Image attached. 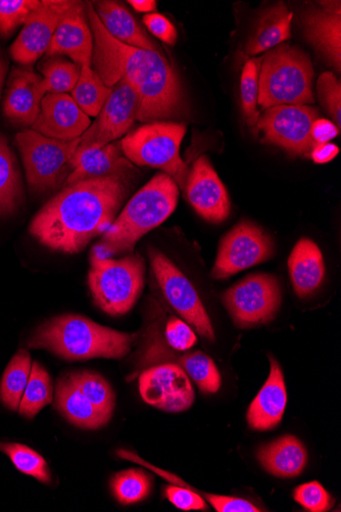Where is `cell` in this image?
Instances as JSON below:
<instances>
[{
  "instance_id": "obj_1",
  "label": "cell",
  "mask_w": 341,
  "mask_h": 512,
  "mask_svg": "<svg viewBox=\"0 0 341 512\" xmlns=\"http://www.w3.org/2000/svg\"><path fill=\"white\" fill-rule=\"evenodd\" d=\"M128 184V177L108 176L66 185L34 217L31 235L54 251H83L112 225L128 195Z\"/></svg>"
},
{
  "instance_id": "obj_2",
  "label": "cell",
  "mask_w": 341,
  "mask_h": 512,
  "mask_svg": "<svg viewBox=\"0 0 341 512\" xmlns=\"http://www.w3.org/2000/svg\"><path fill=\"white\" fill-rule=\"evenodd\" d=\"M87 18L93 35V70L113 88L127 79L138 91L142 107L139 121L156 122L185 113L183 89L178 75L160 53L124 44L103 26L94 6L87 4Z\"/></svg>"
},
{
  "instance_id": "obj_3",
  "label": "cell",
  "mask_w": 341,
  "mask_h": 512,
  "mask_svg": "<svg viewBox=\"0 0 341 512\" xmlns=\"http://www.w3.org/2000/svg\"><path fill=\"white\" fill-rule=\"evenodd\" d=\"M178 198L177 183L164 172L157 174L129 201L91 256L103 259L132 252L143 236L171 216Z\"/></svg>"
},
{
  "instance_id": "obj_4",
  "label": "cell",
  "mask_w": 341,
  "mask_h": 512,
  "mask_svg": "<svg viewBox=\"0 0 341 512\" xmlns=\"http://www.w3.org/2000/svg\"><path fill=\"white\" fill-rule=\"evenodd\" d=\"M136 338L83 316L62 315L40 325L28 346L67 360L121 359L130 352Z\"/></svg>"
},
{
  "instance_id": "obj_5",
  "label": "cell",
  "mask_w": 341,
  "mask_h": 512,
  "mask_svg": "<svg viewBox=\"0 0 341 512\" xmlns=\"http://www.w3.org/2000/svg\"><path fill=\"white\" fill-rule=\"evenodd\" d=\"M261 67L258 105L264 110L314 103V69L305 52L279 45L265 56Z\"/></svg>"
},
{
  "instance_id": "obj_6",
  "label": "cell",
  "mask_w": 341,
  "mask_h": 512,
  "mask_svg": "<svg viewBox=\"0 0 341 512\" xmlns=\"http://www.w3.org/2000/svg\"><path fill=\"white\" fill-rule=\"evenodd\" d=\"M186 126L173 122H153L128 133L120 142L124 156L137 166L161 169L182 191L189 174L180 156Z\"/></svg>"
},
{
  "instance_id": "obj_7",
  "label": "cell",
  "mask_w": 341,
  "mask_h": 512,
  "mask_svg": "<svg viewBox=\"0 0 341 512\" xmlns=\"http://www.w3.org/2000/svg\"><path fill=\"white\" fill-rule=\"evenodd\" d=\"M88 283L97 306L112 316L128 313L144 285V261L139 254L120 259L91 256Z\"/></svg>"
},
{
  "instance_id": "obj_8",
  "label": "cell",
  "mask_w": 341,
  "mask_h": 512,
  "mask_svg": "<svg viewBox=\"0 0 341 512\" xmlns=\"http://www.w3.org/2000/svg\"><path fill=\"white\" fill-rule=\"evenodd\" d=\"M16 142L31 192L44 193L56 189L71 174L80 138L59 141L27 129L17 134Z\"/></svg>"
},
{
  "instance_id": "obj_9",
  "label": "cell",
  "mask_w": 341,
  "mask_h": 512,
  "mask_svg": "<svg viewBox=\"0 0 341 512\" xmlns=\"http://www.w3.org/2000/svg\"><path fill=\"white\" fill-rule=\"evenodd\" d=\"M281 300L277 278L267 273L241 279L222 297L224 306L240 329L258 327L272 321L279 311Z\"/></svg>"
},
{
  "instance_id": "obj_10",
  "label": "cell",
  "mask_w": 341,
  "mask_h": 512,
  "mask_svg": "<svg viewBox=\"0 0 341 512\" xmlns=\"http://www.w3.org/2000/svg\"><path fill=\"white\" fill-rule=\"evenodd\" d=\"M149 254L157 283L170 306L200 336L214 341L212 321L189 279L163 253L151 249Z\"/></svg>"
},
{
  "instance_id": "obj_11",
  "label": "cell",
  "mask_w": 341,
  "mask_h": 512,
  "mask_svg": "<svg viewBox=\"0 0 341 512\" xmlns=\"http://www.w3.org/2000/svg\"><path fill=\"white\" fill-rule=\"evenodd\" d=\"M141 107L137 89L127 79H121L113 87L100 114L80 137L77 150L103 148L114 143L139 120Z\"/></svg>"
},
{
  "instance_id": "obj_12",
  "label": "cell",
  "mask_w": 341,
  "mask_h": 512,
  "mask_svg": "<svg viewBox=\"0 0 341 512\" xmlns=\"http://www.w3.org/2000/svg\"><path fill=\"white\" fill-rule=\"evenodd\" d=\"M273 253V241L261 227L241 222L222 239L212 274L216 279L230 277L269 260Z\"/></svg>"
},
{
  "instance_id": "obj_13",
  "label": "cell",
  "mask_w": 341,
  "mask_h": 512,
  "mask_svg": "<svg viewBox=\"0 0 341 512\" xmlns=\"http://www.w3.org/2000/svg\"><path fill=\"white\" fill-rule=\"evenodd\" d=\"M318 117L317 110L310 106H276L260 116L258 129L268 143L292 155L308 156L315 147L312 127Z\"/></svg>"
},
{
  "instance_id": "obj_14",
  "label": "cell",
  "mask_w": 341,
  "mask_h": 512,
  "mask_svg": "<svg viewBox=\"0 0 341 512\" xmlns=\"http://www.w3.org/2000/svg\"><path fill=\"white\" fill-rule=\"evenodd\" d=\"M75 4L70 0H42L12 45L14 61L30 68L46 54L59 25Z\"/></svg>"
},
{
  "instance_id": "obj_15",
  "label": "cell",
  "mask_w": 341,
  "mask_h": 512,
  "mask_svg": "<svg viewBox=\"0 0 341 512\" xmlns=\"http://www.w3.org/2000/svg\"><path fill=\"white\" fill-rule=\"evenodd\" d=\"M139 392L145 403L173 413L188 410L196 399L186 372L175 363L145 369L139 377Z\"/></svg>"
},
{
  "instance_id": "obj_16",
  "label": "cell",
  "mask_w": 341,
  "mask_h": 512,
  "mask_svg": "<svg viewBox=\"0 0 341 512\" xmlns=\"http://www.w3.org/2000/svg\"><path fill=\"white\" fill-rule=\"evenodd\" d=\"M183 191L190 205L204 219L220 223L228 218V193L207 157H201L193 164Z\"/></svg>"
},
{
  "instance_id": "obj_17",
  "label": "cell",
  "mask_w": 341,
  "mask_h": 512,
  "mask_svg": "<svg viewBox=\"0 0 341 512\" xmlns=\"http://www.w3.org/2000/svg\"><path fill=\"white\" fill-rule=\"evenodd\" d=\"M91 124L69 93H47L32 130L59 141L80 138Z\"/></svg>"
},
{
  "instance_id": "obj_18",
  "label": "cell",
  "mask_w": 341,
  "mask_h": 512,
  "mask_svg": "<svg viewBox=\"0 0 341 512\" xmlns=\"http://www.w3.org/2000/svg\"><path fill=\"white\" fill-rule=\"evenodd\" d=\"M93 35L85 5L76 2L59 25L46 58L67 56L78 66L92 64Z\"/></svg>"
},
{
  "instance_id": "obj_19",
  "label": "cell",
  "mask_w": 341,
  "mask_h": 512,
  "mask_svg": "<svg viewBox=\"0 0 341 512\" xmlns=\"http://www.w3.org/2000/svg\"><path fill=\"white\" fill-rule=\"evenodd\" d=\"M41 81L42 78L31 68H15L12 71L4 100V114L11 122L33 125L45 97Z\"/></svg>"
},
{
  "instance_id": "obj_20",
  "label": "cell",
  "mask_w": 341,
  "mask_h": 512,
  "mask_svg": "<svg viewBox=\"0 0 341 512\" xmlns=\"http://www.w3.org/2000/svg\"><path fill=\"white\" fill-rule=\"evenodd\" d=\"M71 167L66 185L108 176L130 177L134 170L132 163L124 156L121 144L117 143L103 148L77 150Z\"/></svg>"
},
{
  "instance_id": "obj_21",
  "label": "cell",
  "mask_w": 341,
  "mask_h": 512,
  "mask_svg": "<svg viewBox=\"0 0 341 512\" xmlns=\"http://www.w3.org/2000/svg\"><path fill=\"white\" fill-rule=\"evenodd\" d=\"M305 16L308 40L337 71L341 69V9L339 2H322Z\"/></svg>"
},
{
  "instance_id": "obj_22",
  "label": "cell",
  "mask_w": 341,
  "mask_h": 512,
  "mask_svg": "<svg viewBox=\"0 0 341 512\" xmlns=\"http://www.w3.org/2000/svg\"><path fill=\"white\" fill-rule=\"evenodd\" d=\"M271 363L267 382L252 402L247 420L249 426L260 432L275 429L282 421L287 404V392L282 369L275 358Z\"/></svg>"
},
{
  "instance_id": "obj_23",
  "label": "cell",
  "mask_w": 341,
  "mask_h": 512,
  "mask_svg": "<svg viewBox=\"0 0 341 512\" xmlns=\"http://www.w3.org/2000/svg\"><path fill=\"white\" fill-rule=\"evenodd\" d=\"M175 363L204 394L217 393L222 385L220 372L211 357L203 352L185 353L178 356L162 343L155 341L144 355V363Z\"/></svg>"
},
{
  "instance_id": "obj_24",
  "label": "cell",
  "mask_w": 341,
  "mask_h": 512,
  "mask_svg": "<svg viewBox=\"0 0 341 512\" xmlns=\"http://www.w3.org/2000/svg\"><path fill=\"white\" fill-rule=\"evenodd\" d=\"M288 270L292 286L300 298L315 293L325 277V263L320 248L312 240H300L290 253Z\"/></svg>"
},
{
  "instance_id": "obj_25",
  "label": "cell",
  "mask_w": 341,
  "mask_h": 512,
  "mask_svg": "<svg viewBox=\"0 0 341 512\" xmlns=\"http://www.w3.org/2000/svg\"><path fill=\"white\" fill-rule=\"evenodd\" d=\"M257 457L269 474L282 479L300 476L308 462L305 445L297 437L290 435L262 446Z\"/></svg>"
},
{
  "instance_id": "obj_26",
  "label": "cell",
  "mask_w": 341,
  "mask_h": 512,
  "mask_svg": "<svg viewBox=\"0 0 341 512\" xmlns=\"http://www.w3.org/2000/svg\"><path fill=\"white\" fill-rule=\"evenodd\" d=\"M56 408L71 424L84 430L101 429L110 422V418L97 411L84 396L70 375L59 381Z\"/></svg>"
},
{
  "instance_id": "obj_27",
  "label": "cell",
  "mask_w": 341,
  "mask_h": 512,
  "mask_svg": "<svg viewBox=\"0 0 341 512\" xmlns=\"http://www.w3.org/2000/svg\"><path fill=\"white\" fill-rule=\"evenodd\" d=\"M94 10L108 33L118 41L133 48L159 52L157 44L124 6L116 2H97Z\"/></svg>"
},
{
  "instance_id": "obj_28",
  "label": "cell",
  "mask_w": 341,
  "mask_h": 512,
  "mask_svg": "<svg viewBox=\"0 0 341 512\" xmlns=\"http://www.w3.org/2000/svg\"><path fill=\"white\" fill-rule=\"evenodd\" d=\"M294 14L279 3L269 9L260 19L254 36L247 46V53L256 56L277 48L290 38Z\"/></svg>"
},
{
  "instance_id": "obj_29",
  "label": "cell",
  "mask_w": 341,
  "mask_h": 512,
  "mask_svg": "<svg viewBox=\"0 0 341 512\" xmlns=\"http://www.w3.org/2000/svg\"><path fill=\"white\" fill-rule=\"evenodd\" d=\"M23 201L18 163L6 138L0 135V215L15 212Z\"/></svg>"
},
{
  "instance_id": "obj_30",
  "label": "cell",
  "mask_w": 341,
  "mask_h": 512,
  "mask_svg": "<svg viewBox=\"0 0 341 512\" xmlns=\"http://www.w3.org/2000/svg\"><path fill=\"white\" fill-rule=\"evenodd\" d=\"M80 68V76L71 97L88 117H97L113 88L103 82L93 70L92 64H85Z\"/></svg>"
},
{
  "instance_id": "obj_31",
  "label": "cell",
  "mask_w": 341,
  "mask_h": 512,
  "mask_svg": "<svg viewBox=\"0 0 341 512\" xmlns=\"http://www.w3.org/2000/svg\"><path fill=\"white\" fill-rule=\"evenodd\" d=\"M31 368L30 353L27 350H20L5 371L2 384H0V398L12 411L19 409L31 375Z\"/></svg>"
},
{
  "instance_id": "obj_32",
  "label": "cell",
  "mask_w": 341,
  "mask_h": 512,
  "mask_svg": "<svg viewBox=\"0 0 341 512\" xmlns=\"http://www.w3.org/2000/svg\"><path fill=\"white\" fill-rule=\"evenodd\" d=\"M80 69V66L64 57L46 58L38 66L43 75L41 89L44 95L72 92L78 82Z\"/></svg>"
},
{
  "instance_id": "obj_33",
  "label": "cell",
  "mask_w": 341,
  "mask_h": 512,
  "mask_svg": "<svg viewBox=\"0 0 341 512\" xmlns=\"http://www.w3.org/2000/svg\"><path fill=\"white\" fill-rule=\"evenodd\" d=\"M54 389L47 371L38 363H32L31 375L23 394L19 412L21 415L33 418L46 405L52 404Z\"/></svg>"
},
{
  "instance_id": "obj_34",
  "label": "cell",
  "mask_w": 341,
  "mask_h": 512,
  "mask_svg": "<svg viewBox=\"0 0 341 512\" xmlns=\"http://www.w3.org/2000/svg\"><path fill=\"white\" fill-rule=\"evenodd\" d=\"M70 377L96 410L111 420L116 397L110 384L102 376L86 370L73 372Z\"/></svg>"
},
{
  "instance_id": "obj_35",
  "label": "cell",
  "mask_w": 341,
  "mask_h": 512,
  "mask_svg": "<svg viewBox=\"0 0 341 512\" xmlns=\"http://www.w3.org/2000/svg\"><path fill=\"white\" fill-rule=\"evenodd\" d=\"M261 68V60L252 59L243 67L240 92H241V106L243 116L247 121L252 133L258 135V123L260 119V112L258 111L259 99V70Z\"/></svg>"
},
{
  "instance_id": "obj_36",
  "label": "cell",
  "mask_w": 341,
  "mask_h": 512,
  "mask_svg": "<svg viewBox=\"0 0 341 512\" xmlns=\"http://www.w3.org/2000/svg\"><path fill=\"white\" fill-rule=\"evenodd\" d=\"M0 451L4 452L21 473L35 478L43 484L51 483L52 476L44 458L26 445L0 442Z\"/></svg>"
},
{
  "instance_id": "obj_37",
  "label": "cell",
  "mask_w": 341,
  "mask_h": 512,
  "mask_svg": "<svg viewBox=\"0 0 341 512\" xmlns=\"http://www.w3.org/2000/svg\"><path fill=\"white\" fill-rule=\"evenodd\" d=\"M117 500L124 504H134L148 497L152 490L151 477L142 470L132 469L118 473L111 483Z\"/></svg>"
},
{
  "instance_id": "obj_38",
  "label": "cell",
  "mask_w": 341,
  "mask_h": 512,
  "mask_svg": "<svg viewBox=\"0 0 341 512\" xmlns=\"http://www.w3.org/2000/svg\"><path fill=\"white\" fill-rule=\"evenodd\" d=\"M38 0H0V36H10L39 6Z\"/></svg>"
},
{
  "instance_id": "obj_39",
  "label": "cell",
  "mask_w": 341,
  "mask_h": 512,
  "mask_svg": "<svg viewBox=\"0 0 341 512\" xmlns=\"http://www.w3.org/2000/svg\"><path fill=\"white\" fill-rule=\"evenodd\" d=\"M318 97L338 129L341 126V85L331 72L323 73L317 83Z\"/></svg>"
},
{
  "instance_id": "obj_40",
  "label": "cell",
  "mask_w": 341,
  "mask_h": 512,
  "mask_svg": "<svg viewBox=\"0 0 341 512\" xmlns=\"http://www.w3.org/2000/svg\"><path fill=\"white\" fill-rule=\"evenodd\" d=\"M294 499L305 509L312 512L328 511L334 504V499L316 481L299 486L294 491Z\"/></svg>"
},
{
  "instance_id": "obj_41",
  "label": "cell",
  "mask_w": 341,
  "mask_h": 512,
  "mask_svg": "<svg viewBox=\"0 0 341 512\" xmlns=\"http://www.w3.org/2000/svg\"><path fill=\"white\" fill-rule=\"evenodd\" d=\"M165 337L169 347L177 352L187 351L198 343L190 325L175 316H171L167 322Z\"/></svg>"
},
{
  "instance_id": "obj_42",
  "label": "cell",
  "mask_w": 341,
  "mask_h": 512,
  "mask_svg": "<svg viewBox=\"0 0 341 512\" xmlns=\"http://www.w3.org/2000/svg\"><path fill=\"white\" fill-rule=\"evenodd\" d=\"M143 23L159 39L169 45H175L178 33L174 25L163 15L153 13L145 15Z\"/></svg>"
},
{
  "instance_id": "obj_43",
  "label": "cell",
  "mask_w": 341,
  "mask_h": 512,
  "mask_svg": "<svg viewBox=\"0 0 341 512\" xmlns=\"http://www.w3.org/2000/svg\"><path fill=\"white\" fill-rule=\"evenodd\" d=\"M338 133L337 126L326 119H317L312 127V138L315 146L329 143Z\"/></svg>"
},
{
  "instance_id": "obj_44",
  "label": "cell",
  "mask_w": 341,
  "mask_h": 512,
  "mask_svg": "<svg viewBox=\"0 0 341 512\" xmlns=\"http://www.w3.org/2000/svg\"><path fill=\"white\" fill-rule=\"evenodd\" d=\"M339 153V149L332 143L316 145L311 153L312 159L317 164H325L332 161Z\"/></svg>"
},
{
  "instance_id": "obj_45",
  "label": "cell",
  "mask_w": 341,
  "mask_h": 512,
  "mask_svg": "<svg viewBox=\"0 0 341 512\" xmlns=\"http://www.w3.org/2000/svg\"><path fill=\"white\" fill-rule=\"evenodd\" d=\"M129 4L139 13H151L157 9L154 0H130Z\"/></svg>"
},
{
  "instance_id": "obj_46",
  "label": "cell",
  "mask_w": 341,
  "mask_h": 512,
  "mask_svg": "<svg viewBox=\"0 0 341 512\" xmlns=\"http://www.w3.org/2000/svg\"><path fill=\"white\" fill-rule=\"evenodd\" d=\"M7 75V66L6 63L0 59V97H2V90L5 83Z\"/></svg>"
}]
</instances>
